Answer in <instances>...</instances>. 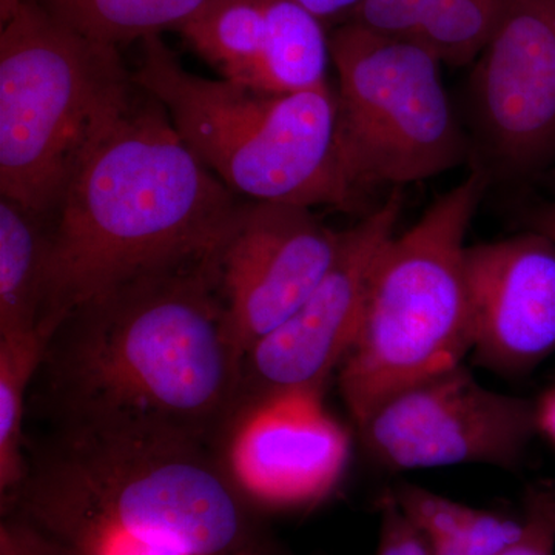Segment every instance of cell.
I'll list each match as a JSON object with an SVG mask.
<instances>
[{
  "mask_svg": "<svg viewBox=\"0 0 555 555\" xmlns=\"http://www.w3.org/2000/svg\"><path fill=\"white\" fill-rule=\"evenodd\" d=\"M244 360L218 250L73 309L47 341L33 408L47 423L142 422L215 441L241 406Z\"/></svg>",
  "mask_w": 555,
  "mask_h": 555,
  "instance_id": "cell-1",
  "label": "cell"
},
{
  "mask_svg": "<svg viewBox=\"0 0 555 555\" xmlns=\"http://www.w3.org/2000/svg\"><path fill=\"white\" fill-rule=\"evenodd\" d=\"M49 425L25 444V477L2 514L38 525L69 555L254 551V503L215 441L142 422Z\"/></svg>",
  "mask_w": 555,
  "mask_h": 555,
  "instance_id": "cell-2",
  "label": "cell"
},
{
  "mask_svg": "<svg viewBox=\"0 0 555 555\" xmlns=\"http://www.w3.org/2000/svg\"><path fill=\"white\" fill-rule=\"evenodd\" d=\"M233 195L141 90L87 153L47 221L39 328L51 335L83 302L218 251L241 206Z\"/></svg>",
  "mask_w": 555,
  "mask_h": 555,
  "instance_id": "cell-3",
  "label": "cell"
},
{
  "mask_svg": "<svg viewBox=\"0 0 555 555\" xmlns=\"http://www.w3.org/2000/svg\"><path fill=\"white\" fill-rule=\"evenodd\" d=\"M134 83L166 108L179 137L233 193L261 203L356 211L337 147L331 83L268 93L193 75L160 36L141 40Z\"/></svg>",
  "mask_w": 555,
  "mask_h": 555,
  "instance_id": "cell-4",
  "label": "cell"
},
{
  "mask_svg": "<svg viewBox=\"0 0 555 555\" xmlns=\"http://www.w3.org/2000/svg\"><path fill=\"white\" fill-rule=\"evenodd\" d=\"M138 90L118 47L24 0L0 33L2 198L49 221L79 164Z\"/></svg>",
  "mask_w": 555,
  "mask_h": 555,
  "instance_id": "cell-5",
  "label": "cell"
},
{
  "mask_svg": "<svg viewBox=\"0 0 555 555\" xmlns=\"http://www.w3.org/2000/svg\"><path fill=\"white\" fill-rule=\"evenodd\" d=\"M489 184L483 171L470 167L378 251L356 341L338 371L357 426L385 398L459 366L473 350L466 233Z\"/></svg>",
  "mask_w": 555,
  "mask_h": 555,
  "instance_id": "cell-6",
  "label": "cell"
},
{
  "mask_svg": "<svg viewBox=\"0 0 555 555\" xmlns=\"http://www.w3.org/2000/svg\"><path fill=\"white\" fill-rule=\"evenodd\" d=\"M331 51L339 159L361 199L470 163L466 126L425 47L349 21L331 33Z\"/></svg>",
  "mask_w": 555,
  "mask_h": 555,
  "instance_id": "cell-7",
  "label": "cell"
},
{
  "mask_svg": "<svg viewBox=\"0 0 555 555\" xmlns=\"http://www.w3.org/2000/svg\"><path fill=\"white\" fill-rule=\"evenodd\" d=\"M467 82L470 167L489 182L555 170V0H511Z\"/></svg>",
  "mask_w": 555,
  "mask_h": 555,
  "instance_id": "cell-8",
  "label": "cell"
},
{
  "mask_svg": "<svg viewBox=\"0 0 555 555\" xmlns=\"http://www.w3.org/2000/svg\"><path fill=\"white\" fill-rule=\"evenodd\" d=\"M383 466L513 469L537 429L535 404L481 386L465 364L397 390L358 426Z\"/></svg>",
  "mask_w": 555,
  "mask_h": 555,
  "instance_id": "cell-9",
  "label": "cell"
},
{
  "mask_svg": "<svg viewBox=\"0 0 555 555\" xmlns=\"http://www.w3.org/2000/svg\"><path fill=\"white\" fill-rule=\"evenodd\" d=\"M401 211L403 195L393 189L377 208L343 230L337 258L315 291L248 350L243 378L247 406L287 390L323 392L356 341L372 266L396 235Z\"/></svg>",
  "mask_w": 555,
  "mask_h": 555,
  "instance_id": "cell-10",
  "label": "cell"
},
{
  "mask_svg": "<svg viewBox=\"0 0 555 555\" xmlns=\"http://www.w3.org/2000/svg\"><path fill=\"white\" fill-rule=\"evenodd\" d=\"M341 233L326 228L312 208L241 204L219 248V275L244 356L315 291L337 258Z\"/></svg>",
  "mask_w": 555,
  "mask_h": 555,
  "instance_id": "cell-11",
  "label": "cell"
},
{
  "mask_svg": "<svg viewBox=\"0 0 555 555\" xmlns=\"http://www.w3.org/2000/svg\"><path fill=\"white\" fill-rule=\"evenodd\" d=\"M321 396L320 390H287L243 412L225 462L251 503L276 509L312 506L338 485L349 437Z\"/></svg>",
  "mask_w": 555,
  "mask_h": 555,
  "instance_id": "cell-12",
  "label": "cell"
},
{
  "mask_svg": "<svg viewBox=\"0 0 555 555\" xmlns=\"http://www.w3.org/2000/svg\"><path fill=\"white\" fill-rule=\"evenodd\" d=\"M477 363L506 377L555 353V243L529 229L466 248Z\"/></svg>",
  "mask_w": 555,
  "mask_h": 555,
  "instance_id": "cell-13",
  "label": "cell"
},
{
  "mask_svg": "<svg viewBox=\"0 0 555 555\" xmlns=\"http://www.w3.org/2000/svg\"><path fill=\"white\" fill-rule=\"evenodd\" d=\"M331 35L297 0H270L269 30L248 89L298 93L328 86Z\"/></svg>",
  "mask_w": 555,
  "mask_h": 555,
  "instance_id": "cell-14",
  "label": "cell"
},
{
  "mask_svg": "<svg viewBox=\"0 0 555 555\" xmlns=\"http://www.w3.org/2000/svg\"><path fill=\"white\" fill-rule=\"evenodd\" d=\"M49 257L43 219L0 201V337L38 331Z\"/></svg>",
  "mask_w": 555,
  "mask_h": 555,
  "instance_id": "cell-15",
  "label": "cell"
},
{
  "mask_svg": "<svg viewBox=\"0 0 555 555\" xmlns=\"http://www.w3.org/2000/svg\"><path fill=\"white\" fill-rule=\"evenodd\" d=\"M269 2L207 0L178 31L221 79L250 87L268 39Z\"/></svg>",
  "mask_w": 555,
  "mask_h": 555,
  "instance_id": "cell-16",
  "label": "cell"
},
{
  "mask_svg": "<svg viewBox=\"0 0 555 555\" xmlns=\"http://www.w3.org/2000/svg\"><path fill=\"white\" fill-rule=\"evenodd\" d=\"M87 38L119 47L179 30L207 0H39Z\"/></svg>",
  "mask_w": 555,
  "mask_h": 555,
  "instance_id": "cell-17",
  "label": "cell"
},
{
  "mask_svg": "<svg viewBox=\"0 0 555 555\" xmlns=\"http://www.w3.org/2000/svg\"><path fill=\"white\" fill-rule=\"evenodd\" d=\"M50 335L0 337V496L9 500L25 477L24 423L30 387Z\"/></svg>",
  "mask_w": 555,
  "mask_h": 555,
  "instance_id": "cell-18",
  "label": "cell"
},
{
  "mask_svg": "<svg viewBox=\"0 0 555 555\" xmlns=\"http://www.w3.org/2000/svg\"><path fill=\"white\" fill-rule=\"evenodd\" d=\"M393 496L423 535L447 540L473 555H499L524 528V520L462 505L418 486H401Z\"/></svg>",
  "mask_w": 555,
  "mask_h": 555,
  "instance_id": "cell-19",
  "label": "cell"
},
{
  "mask_svg": "<svg viewBox=\"0 0 555 555\" xmlns=\"http://www.w3.org/2000/svg\"><path fill=\"white\" fill-rule=\"evenodd\" d=\"M511 0H447L409 38L440 64H474L502 24Z\"/></svg>",
  "mask_w": 555,
  "mask_h": 555,
  "instance_id": "cell-20",
  "label": "cell"
},
{
  "mask_svg": "<svg viewBox=\"0 0 555 555\" xmlns=\"http://www.w3.org/2000/svg\"><path fill=\"white\" fill-rule=\"evenodd\" d=\"M444 2L447 0H366L350 21L385 35L409 38Z\"/></svg>",
  "mask_w": 555,
  "mask_h": 555,
  "instance_id": "cell-21",
  "label": "cell"
},
{
  "mask_svg": "<svg viewBox=\"0 0 555 555\" xmlns=\"http://www.w3.org/2000/svg\"><path fill=\"white\" fill-rule=\"evenodd\" d=\"M524 528L516 542L499 555H555V488L532 489L526 500Z\"/></svg>",
  "mask_w": 555,
  "mask_h": 555,
  "instance_id": "cell-22",
  "label": "cell"
},
{
  "mask_svg": "<svg viewBox=\"0 0 555 555\" xmlns=\"http://www.w3.org/2000/svg\"><path fill=\"white\" fill-rule=\"evenodd\" d=\"M377 555H429L425 535L404 514L393 494L379 503Z\"/></svg>",
  "mask_w": 555,
  "mask_h": 555,
  "instance_id": "cell-23",
  "label": "cell"
},
{
  "mask_svg": "<svg viewBox=\"0 0 555 555\" xmlns=\"http://www.w3.org/2000/svg\"><path fill=\"white\" fill-rule=\"evenodd\" d=\"M0 555H69L67 547L57 542L38 525L17 516L2 514L0 520Z\"/></svg>",
  "mask_w": 555,
  "mask_h": 555,
  "instance_id": "cell-24",
  "label": "cell"
},
{
  "mask_svg": "<svg viewBox=\"0 0 555 555\" xmlns=\"http://www.w3.org/2000/svg\"><path fill=\"white\" fill-rule=\"evenodd\" d=\"M297 2L323 24L334 20H343L345 24L366 0H297Z\"/></svg>",
  "mask_w": 555,
  "mask_h": 555,
  "instance_id": "cell-25",
  "label": "cell"
},
{
  "mask_svg": "<svg viewBox=\"0 0 555 555\" xmlns=\"http://www.w3.org/2000/svg\"><path fill=\"white\" fill-rule=\"evenodd\" d=\"M537 429L555 447V387L535 403Z\"/></svg>",
  "mask_w": 555,
  "mask_h": 555,
  "instance_id": "cell-26",
  "label": "cell"
},
{
  "mask_svg": "<svg viewBox=\"0 0 555 555\" xmlns=\"http://www.w3.org/2000/svg\"><path fill=\"white\" fill-rule=\"evenodd\" d=\"M529 228L543 233L555 243V198L537 208L529 221Z\"/></svg>",
  "mask_w": 555,
  "mask_h": 555,
  "instance_id": "cell-27",
  "label": "cell"
},
{
  "mask_svg": "<svg viewBox=\"0 0 555 555\" xmlns=\"http://www.w3.org/2000/svg\"><path fill=\"white\" fill-rule=\"evenodd\" d=\"M425 539L429 555H473L463 550V547L452 545L447 540L430 539V537H425Z\"/></svg>",
  "mask_w": 555,
  "mask_h": 555,
  "instance_id": "cell-28",
  "label": "cell"
},
{
  "mask_svg": "<svg viewBox=\"0 0 555 555\" xmlns=\"http://www.w3.org/2000/svg\"><path fill=\"white\" fill-rule=\"evenodd\" d=\"M229 555H258V554L255 553V551H240V553L229 554Z\"/></svg>",
  "mask_w": 555,
  "mask_h": 555,
  "instance_id": "cell-29",
  "label": "cell"
},
{
  "mask_svg": "<svg viewBox=\"0 0 555 555\" xmlns=\"http://www.w3.org/2000/svg\"><path fill=\"white\" fill-rule=\"evenodd\" d=\"M553 177H554V184H555V170L553 171Z\"/></svg>",
  "mask_w": 555,
  "mask_h": 555,
  "instance_id": "cell-30",
  "label": "cell"
}]
</instances>
